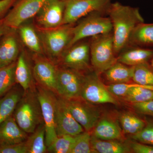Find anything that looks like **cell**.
<instances>
[{"instance_id":"cell-1","label":"cell","mask_w":153,"mask_h":153,"mask_svg":"<svg viewBox=\"0 0 153 153\" xmlns=\"http://www.w3.org/2000/svg\"><path fill=\"white\" fill-rule=\"evenodd\" d=\"M115 53L121 52L130 42L134 29L144 23L139 9L115 3L110 7Z\"/></svg>"},{"instance_id":"cell-2","label":"cell","mask_w":153,"mask_h":153,"mask_svg":"<svg viewBox=\"0 0 153 153\" xmlns=\"http://www.w3.org/2000/svg\"><path fill=\"white\" fill-rule=\"evenodd\" d=\"M14 117L24 131L31 134L38 126L44 123L36 88L25 91L14 111Z\"/></svg>"},{"instance_id":"cell-3","label":"cell","mask_w":153,"mask_h":153,"mask_svg":"<svg viewBox=\"0 0 153 153\" xmlns=\"http://www.w3.org/2000/svg\"><path fill=\"white\" fill-rule=\"evenodd\" d=\"M94 38L90 45L91 61L98 74L106 71L117 60L112 34H102Z\"/></svg>"},{"instance_id":"cell-4","label":"cell","mask_w":153,"mask_h":153,"mask_svg":"<svg viewBox=\"0 0 153 153\" xmlns=\"http://www.w3.org/2000/svg\"><path fill=\"white\" fill-rule=\"evenodd\" d=\"M36 90L41 105L46 130V144L47 147L57 137L55 123L57 95L38 85L36 86Z\"/></svg>"},{"instance_id":"cell-5","label":"cell","mask_w":153,"mask_h":153,"mask_svg":"<svg viewBox=\"0 0 153 153\" xmlns=\"http://www.w3.org/2000/svg\"><path fill=\"white\" fill-rule=\"evenodd\" d=\"M112 31L110 19L97 15L91 16L72 29L71 40L67 47H71L83 38L107 34Z\"/></svg>"},{"instance_id":"cell-6","label":"cell","mask_w":153,"mask_h":153,"mask_svg":"<svg viewBox=\"0 0 153 153\" xmlns=\"http://www.w3.org/2000/svg\"><path fill=\"white\" fill-rule=\"evenodd\" d=\"M80 98L92 104H117L114 95L102 83L96 72L84 76Z\"/></svg>"},{"instance_id":"cell-7","label":"cell","mask_w":153,"mask_h":153,"mask_svg":"<svg viewBox=\"0 0 153 153\" xmlns=\"http://www.w3.org/2000/svg\"><path fill=\"white\" fill-rule=\"evenodd\" d=\"M49 0H21L3 18L7 27L15 30L26 20L37 15L43 6Z\"/></svg>"},{"instance_id":"cell-8","label":"cell","mask_w":153,"mask_h":153,"mask_svg":"<svg viewBox=\"0 0 153 153\" xmlns=\"http://www.w3.org/2000/svg\"><path fill=\"white\" fill-rule=\"evenodd\" d=\"M84 77L71 68L58 69L56 94L64 100L79 98Z\"/></svg>"},{"instance_id":"cell-9","label":"cell","mask_w":153,"mask_h":153,"mask_svg":"<svg viewBox=\"0 0 153 153\" xmlns=\"http://www.w3.org/2000/svg\"><path fill=\"white\" fill-rule=\"evenodd\" d=\"M63 100L71 114L85 131L93 129L100 116L99 110L80 97Z\"/></svg>"},{"instance_id":"cell-10","label":"cell","mask_w":153,"mask_h":153,"mask_svg":"<svg viewBox=\"0 0 153 153\" xmlns=\"http://www.w3.org/2000/svg\"><path fill=\"white\" fill-rule=\"evenodd\" d=\"M111 0H68L62 24H70L94 12L101 10Z\"/></svg>"},{"instance_id":"cell-11","label":"cell","mask_w":153,"mask_h":153,"mask_svg":"<svg viewBox=\"0 0 153 153\" xmlns=\"http://www.w3.org/2000/svg\"><path fill=\"white\" fill-rule=\"evenodd\" d=\"M56 131L57 137L75 136L84 131V128L73 116L64 100L57 95L56 104Z\"/></svg>"},{"instance_id":"cell-12","label":"cell","mask_w":153,"mask_h":153,"mask_svg":"<svg viewBox=\"0 0 153 153\" xmlns=\"http://www.w3.org/2000/svg\"><path fill=\"white\" fill-rule=\"evenodd\" d=\"M58 69L51 62L44 58L36 59L33 68V74L37 85L57 93Z\"/></svg>"},{"instance_id":"cell-13","label":"cell","mask_w":153,"mask_h":153,"mask_svg":"<svg viewBox=\"0 0 153 153\" xmlns=\"http://www.w3.org/2000/svg\"><path fill=\"white\" fill-rule=\"evenodd\" d=\"M65 6L60 0H49L37 14L38 24L47 29L58 27L63 22Z\"/></svg>"},{"instance_id":"cell-14","label":"cell","mask_w":153,"mask_h":153,"mask_svg":"<svg viewBox=\"0 0 153 153\" xmlns=\"http://www.w3.org/2000/svg\"><path fill=\"white\" fill-rule=\"evenodd\" d=\"M90 58V45L82 44L68 50L63 56L62 61L66 68L80 71L88 68Z\"/></svg>"},{"instance_id":"cell-15","label":"cell","mask_w":153,"mask_h":153,"mask_svg":"<svg viewBox=\"0 0 153 153\" xmlns=\"http://www.w3.org/2000/svg\"><path fill=\"white\" fill-rule=\"evenodd\" d=\"M72 35V30L61 28L47 31L44 34V41L49 54L57 57L69 44Z\"/></svg>"},{"instance_id":"cell-16","label":"cell","mask_w":153,"mask_h":153,"mask_svg":"<svg viewBox=\"0 0 153 153\" xmlns=\"http://www.w3.org/2000/svg\"><path fill=\"white\" fill-rule=\"evenodd\" d=\"M28 137V134L19 126L12 115L0 125V146L21 143Z\"/></svg>"},{"instance_id":"cell-17","label":"cell","mask_w":153,"mask_h":153,"mask_svg":"<svg viewBox=\"0 0 153 153\" xmlns=\"http://www.w3.org/2000/svg\"><path fill=\"white\" fill-rule=\"evenodd\" d=\"M13 30L10 29L0 40V68L15 62L19 55V46Z\"/></svg>"},{"instance_id":"cell-18","label":"cell","mask_w":153,"mask_h":153,"mask_svg":"<svg viewBox=\"0 0 153 153\" xmlns=\"http://www.w3.org/2000/svg\"><path fill=\"white\" fill-rule=\"evenodd\" d=\"M24 92L22 88H14L0 99V125L12 115Z\"/></svg>"},{"instance_id":"cell-19","label":"cell","mask_w":153,"mask_h":153,"mask_svg":"<svg viewBox=\"0 0 153 153\" xmlns=\"http://www.w3.org/2000/svg\"><path fill=\"white\" fill-rule=\"evenodd\" d=\"M93 129V136L99 139L117 140L122 137L118 126L109 119L103 118L98 120Z\"/></svg>"},{"instance_id":"cell-20","label":"cell","mask_w":153,"mask_h":153,"mask_svg":"<svg viewBox=\"0 0 153 153\" xmlns=\"http://www.w3.org/2000/svg\"><path fill=\"white\" fill-rule=\"evenodd\" d=\"M91 144L94 153H127L131 152L128 145L116 140H102L91 136Z\"/></svg>"},{"instance_id":"cell-21","label":"cell","mask_w":153,"mask_h":153,"mask_svg":"<svg viewBox=\"0 0 153 153\" xmlns=\"http://www.w3.org/2000/svg\"><path fill=\"white\" fill-rule=\"evenodd\" d=\"M134 66L128 67L120 62H116L105 71L107 79L111 84L126 83L132 78Z\"/></svg>"},{"instance_id":"cell-22","label":"cell","mask_w":153,"mask_h":153,"mask_svg":"<svg viewBox=\"0 0 153 153\" xmlns=\"http://www.w3.org/2000/svg\"><path fill=\"white\" fill-rule=\"evenodd\" d=\"M15 77L16 82L25 91L35 87L33 86V76L30 66L23 53H22L18 57L16 64Z\"/></svg>"},{"instance_id":"cell-23","label":"cell","mask_w":153,"mask_h":153,"mask_svg":"<svg viewBox=\"0 0 153 153\" xmlns=\"http://www.w3.org/2000/svg\"><path fill=\"white\" fill-rule=\"evenodd\" d=\"M153 57V50L135 48L122 53L119 57L118 62L127 66H135L146 63Z\"/></svg>"},{"instance_id":"cell-24","label":"cell","mask_w":153,"mask_h":153,"mask_svg":"<svg viewBox=\"0 0 153 153\" xmlns=\"http://www.w3.org/2000/svg\"><path fill=\"white\" fill-rule=\"evenodd\" d=\"M25 141L27 153H44L47 152L46 130L44 123L38 126Z\"/></svg>"},{"instance_id":"cell-25","label":"cell","mask_w":153,"mask_h":153,"mask_svg":"<svg viewBox=\"0 0 153 153\" xmlns=\"http://www.w3.org/2000/svg\"><path fill=\"white\" fill-rule=\"evenodd\" d=\"M130 41L141 46H153V24L138 25L132 33Z\"/></svg>"},{"instance_id":"cell-26","label":"cell","mask_w":153,"mask_h":153,"mask_svg":"<svg viewBox=\"0 0 153 153\" xmlns=\"http://www.w3.org/2000/svg\"><path fill=\"white\" fill-rule=\"evenodd\" d=\"M123 98L126 101L132 103L152 100L153 88L138 84L131 88Z\"/></svg>"},{"instance_id":"cell-27","label":"cell","mask_w":153,"mask_h":153,"mask_svg":"<svg viewBox=\"0 0 153 153\" xmlns=\"http://www.w3.org/2000/svg\"><path fill=\"white\" fill-rule=\"evenodd\" d=\"M120 121L123 131L131 135L141 131L146 125L143 120L131 113L121 115Z\"/></svg>"},{"instance_id":"cell-28","label":"cell","mask_w":153,"mask_h":153,"mask_svg":"<svg viewBox=\"0 0 153 153\" xmlns=\"http://www.w3.org/2000/svg\"><path fill=\"white\" fill-rule=\"evenodd\" d=\"M16 62L0 68V97L11 90L16 82L15 77Z\"/></svg>"},{"instance_id":"cell-29","label":"cell","mask_w":153,"mask_h":153,"mask_svg":"<svg viewBox=\"0 0 153 153\" xmlns=\"http://www.w3.org/2000/svg\"><path fill=\"white\" fill-rule=\"evenodd\" d=\"M132 79L137 84L153 88V71L147 63L134 66Z\"/></svg>"},{"instance_id":"cell-30","label":"cell","mask_w":153,"mask_h":153,"mask_svg":"<svg viewBox=\"0 0 153 153\" xmlns=\"http://www.w3.org/2000/svg\"><path fill=\"white\" fill-rule=\"evenodd\" d=\"M19 28L20 36L24 44L33 52L41 53L40 41L34 29L29 26H21Z\"/></svg>"},{"instance_id":"cell-31","label":"cell","mask_w":153,"mask_h":153,"mask_svg":"<svg viewBox=\"0 0 153 153\" xmlns=\"http://www.w3.org/2000/svg\"><path fill=\"white\" fill-rule=\"evenodd\" d=\"M91 140V136L89 131H84L75 136L70 153H94Z\"/></svg>"},{"instance_id":"cell-32","label":"cell","mask_w":153,"mask_h":153,"mask_svg":"<svg viewBox=\"0 0 153 153\" xmlns=\"http://www.w3.org/2000/svg\"><path fill=\"white\" fill-rule=\"evenodd\" d=\"M75 136L64 135L57 137L54 142L47 147V152L53 153H70Z\"/></svg>"},{"instance_id":"cell-33","label":"cell","mask_w":153,"mask_h":153,"mask_svg":"<svg viewBox=\"0 0 153 153\" xmlns=\"http://www.w3.org/2000/svg\"><path fill=\"white\" fill-rule=\"evenodd\" d=\"M131 137L134 140L153 146V125H149Z\"/></svg>"},{"instance_id":"cell-34","label":"cell","mask_w":153,"mask_h":153,"mask_svg":"<svg viewBox=\"0 0 153 153\" xmlns=\"http://www.w3.org/2000/svg\"><path fill=\"white\" fill-rule=\"evenodd\" d=\"M132 104V107L137 112L153 116V100Z\"/></svg>"},{"instance_id":"cell-35","label":"cell","mask_w":153,"mask_h":153,"mask_svg":"<svg viewBox=\"0 0 153 153\" xmlns=\"http://www.w3.org/2000/svg\"><path fill=\"white\" fill-rule=\"evenodd\" d=\"M0 153H27L25 142L17 144L0 146Z\"/></svg>"},{"instance_id":"cell-36","label":"cell","mask_w":153,"mask_h":153,"mask_svg":"<svg viewBox=\"0 0 153 153\" xmlns=\"http://www.w3.org/2000/svg\"><path fill=\"white\" fill-rule=\"evenodd\" d=\"M128 146L131 152L135 153H153V146L136 141L130 142Z\"/></svg>"},{"instance_id":"cell-37","label":"cell","mask_w":153,"mask_h":153,"mask_svg":"<svg viewBox=\"0 0 153 153\" xmlns=\"http://www.w3.org/2000/svg\"><path fill=\"white\" fill-rule=\"evenodd\" d=\"M16 1V0H0V17L8 10Z\"/></svg>"},{"instance_id":"cell-38","label":"cell","mask_w":153,"mask_h":153,"mask_svg":"<svg viewBox=\"0 0 153 153\" xmlns=\"http://www.w3.org/2000/svg\"><path fill=\"white\" fill-rule=\"evenodd\" d=\"M10 30L3 24L2 19H0V40L1 37Z\"/></svg>"},{"instance_id":"cell-39","label":"cell","mask_w":153,"mask_h":153,"mask_svg":"<svg viewBox=\"0 0 153 153\" xmlns=\"http://www.w3.org/2000/svg\"><path fill=\"white\" fill-rule=\"evenodd\" d=\"M152 67L153 69V59L152 61Z\"/></svg>"}]
</instances>
